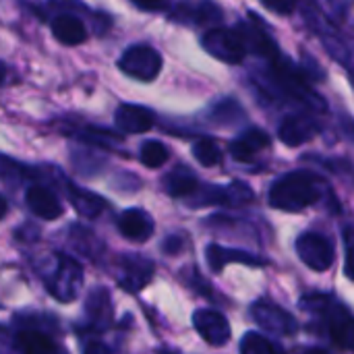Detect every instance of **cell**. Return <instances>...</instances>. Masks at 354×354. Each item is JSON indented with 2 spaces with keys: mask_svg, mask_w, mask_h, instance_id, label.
Segmentation results:
<instances>
[{
  "mask_svg": "<svg viewBox=\"0 0 354 354\" xmlns=\"http://www.w3.org/2000/svg\"><path fill=\"white\" fill-rule=\"evenodd\" d=\"M118 68L131 79H137L141 83H151L162 73V54L153 46L135 44L120 54Z\"/></svg>",
  "mask_w": 354,
  "mask_h": 354,
  "instance_id": "277c9868",
  "label": "cell"
},
{
  "mask_svg": "<svg viewBox=\"0 0 354 354\" xmlns=\"http://www.w3.org/2000/svg\"><path fill=\"white\" fill-rule=\"evenodd\" d=\"M270 143H272V139H270V135L263 129L251 127V129H247L241 137H236L230 143V156L236 162L249 164L259 151H263L266 147H270Z\"/></svg>",
  "mask_w": 354,
  "mask_h": 354,
  "instance_id": "9a60e30c",
  "label": "cell"
},
{
  "mask_svg": "<svg viewBox=\"0 0 354 354\" xmlns=\"http://www.w3.org/2000/svg\"><path fill=\"white\" fill-rule=\"evenodd\" d=\"M131 2L139 6L141 10H149V12L166 10V6L170 4V0H131Z\"/></svg>",
  "mask_w": 354,
  "mask_h": 354,
  "instance_id": "4316f807",
  "label": "cell"
},
{
  "mask_svg": "<svg viewBox=\"0 0 354 354\" xmlns=\"http://www.w3.org/2000/svg\"><path fill=\"white\" fill-rule=\"evenodd\" d=\"M241 354H278V353H276L274 344H272L266 336H261V334H257V332H249V334H245V336H243V340H241Z\"/></svg>",
  "mask_w": 354,
  "mask_h": 354,
  "instance_id": "cb8c5ba5",
  "label": "cell"
},
{
  "mask_svg": "<svg viewBox=\"0 0 354 354\" xmlns=\"http://www.w3.org/2000/svg\"><path fill=\"white\" fill-rule=\"evenodd\" d=\"M52 33H54V37L60 41V44H64V46H81L85 39H87V27H85V23L79 19V17H75V15H68V12H64V15H58V17H54L52 19Z\"/></svg>",
  "mask_w": 354,
  "mask_h": 354,
  "instance_id": "ac0fdd59",
  "label": "cell"
},
{
  "mask_svg": "<svg viewBox=\"0 0 354 354\" xmlns=\"http://www.w3.org/2000/svg\"><path fill=\"white\" fill-rule=\"evenodd\" d=\"M112 324V305L106 288H93L85 303V330L104 332Z\"/></svg>",
  "mask_w": 354,
  "mask_h": 354,
  "instance_id": "7c38bea8",
  "label": "cell"
},
{
  "mask_svg": "<svg viewBox=\"0 0 354 354\" xmlns=\"http://www.w3.org/2000/svg\"><path fill=\"white\" fill-rule=\"evenodd\" d=\"M297 253L301 261L315 272L330 270L334 263V255H336L334 243L319 232H303L297 239Z\"/></svg>",
  "mask_w": 354,
  "mask_h": 354,
  "instance_id": "5b68a950",
  "label": "cell"
},
{
  "mask_svg": "<svg viewBox=\"0 0 354 354\" xmlns=\"http://www.w3.org/2000/svg\"><path fill=\"white\" fill-rule=\"evenodd\" d=\"M172 17L185 23H214L222 17L220 6H216L212 0H185L174 10Z\"/></svg>",
  "mask_w": 354,
  "mask_h": 354,
  "instance_id": "e0dca14e",
  "label": "cell"
},
{
  "mask_svg": "<svg viewBox=\"0 0 354 354\" xmlns=\"http://www.w3.org/2000/svg\"><path fill=\"white\" fill-rule=\"evenodd\" d=\"M118 270H120L118 284L127 292H139V290H143L151 282L156 266H153L151 259H147L143 255H124L120 259Z\"/></svg>",
  "mask_w": 354,
  "mask_h": 354,
  "instance_id": "ba28073f",
  "label": "cell"
},
{
  "mask_svg": "<svg viewBox=\"0 0 354 354\" xmlns=\"http://www.w3.org/2000/svg\"><path fill=\"white\" fill-rule=\"evenodd\" d=\"M168 158H170L168 147L162 141H158V139L145 141L141 145V149H139V160L147 168H160V166H164L168 162Z\"/></svg>",
  "mask_w": 354,
  "mask_h": 354,
  "instance_id": "603a6c76",
  "label": "cell"
},
{
  "mask_svg": "<svg viewBox=\"0 0 354 354\" xmlns=\"http://www.w3.org/2000/svg\"><path fill=\"white\" fill-rule=\"evenodd\" d=\"M344 274L348 280H354V243L346 247V261H344Z\"/></svg>",
  "mask_w": 354,
  "mask_h": 354,
  "instance_id": "f1b7e54d",
  "label": "cell"
},
{
  "mask_svg": "<svg viewBox=\"0 0 354 354\" xmlns=\"http://www.w3.org/2000/svg\"><path fill=\"white\" fill-rule=\"evenodd\" d=\"M183 247H185V239H183L180 234H170V236L164 241L162 251L168 253V255H178V253L183 251Z\"/></svg>",
  "mask_w": 354,
  "mask_h": 354,
  "instance_id": "484cf974",
  "label": "cell"
},
{
  "mask_svg": "<svg viewBox=\"0 0 354 354\" xmlns=\"http://www.w3.org/2000/svg\"><path fill=\"white\" fill-rule=\"evenodd\" d=\"M156 122V114L139 104H120L114 112V124L124 135L147 133Z\"/></svg>",
  "mask_w": 354,
  "mask_h": 354,
  "instance_id": "8fae6325",
  "label": "cell"
},
{
  "mask_svg": "<svg viewBox=\"0 0 354 354\" xmlns=\"http://www.w3.org/2000/svg\"><path fill=\"white\" fill-rule=\"evenodd\" d=\"M297 354H330L328 351L319 348V346H305V348H299Z\"/></svg>",
  "mask_w": 354,
  "mask_h": 354,
  "instance_id": "f546056e",
  "label": "cell"
},
{
  "mask_svg": "<svg viewBox=\"0 0 354 354\" xmlns=\"http://www.w3.org/2000/svg\"><path fill=\"white\" fill-rule=\"evenodd\" d=\"M319 133V124L309 114H290L280 122L278 137L288 147H299L309 143Z\"/></svg>",
  "mask_w": 354,
  "mask_h": 354,
  "instance_id": "30bf717a",
  "label": "cell"
},
{
  "mask_svg": "<svg viewBox=\"0 0 354 354\" xmlns=\"http://www.w3.org/2000/svg\"><path fill=\"white\" fill-rule=\"evenodd\" d=\"M324 195V178L309 170H295L274 180L268 193L272 207L282 212H303Z\"/></svg>",
  "mask_w": 354,
  "mask_h": 354,
  "instance_id": "6da1fadb",
  "label": "cell"
},
{
  "mask_svg": "<svg viewBox=\"0 0 354 354\" xmlns=\"http://www.w3.org/2000/svg\"><path fill=\"white\" fill-rule=\"evenodd\" d=\"M68 189V199H71V205L83 216V218H97L104 209H106V199L87 191V189H81L73 183L66 185Z\"/></svg>",
  "mask_w": 354,
  "mask_h": 354,
  "instance_id": "ffe728a7",
  "label": "cell"
},
{
  "mask_svg": "<svg viewBox=\"0 0 354 354\" xmlns=\"http://www.w3.org/2000/svg\"><path fill=\"white\" fill-rule=\"evenodd\" d=\"M199 180L197 176L185 168V166H178L174 168L166 178H164V189L170 197H193L197 191H199Z\"/></svg>",
  "mask_w": 354,
  "mask_h": 354,
  "instance_id": "44dd1931",
  "label": "cell"
},
{
  "mask_svg": "<svg viewBox=\"0 0 354 354\" xmlns=\"http://www.w3.org/2000/svg\"><path fill=\"white\" fill-rule=\"evenodd\" d=\"M261 4L276 15H292L297 10L299 0H261Z\"/></svg>",
  "mask_w": 354,
  "mask_h": 354,
  "instance_id": "d4e9b609",
  "label": "cell"
},
{
  "mask_svg": "<svg viewBox=\"0 0 354 354\" xmlns=\"http://www.w3.org/2000/svg\"><path fill=\"white\" fill-rule=\"evenodd\" d=\"M301 303L305 309H315L322 313L328 334L338 348L354 353V315L344 305H340L332 297L319 295V292L303 297Z\"/></svg>",
  "mask_w": 354,
  "mask_h": 354,
  "instance_id": "7a4b0ae2",
  "label": "cell"
},
{
  "mask_svg": "<svg viewBox=\"0 0 354 354\" xmlns=\"http://www.w3.org/2000/svg\"><path fill=\"white\" fill-rule=\"evenodd\" d=\"M193 326H195L197 334L212 346H224L232 336L228 319L220 311H214V309L195 311Z\"/></svg>",
  "mask_w": 354,
  "mask_h": 354,
  "instance_id": "9c48e42d",
  "label": "cell"
},
{
  "mask_svg": "<svg viewBox=\"0 0 354 354\" xmlns=\"http://www.w3.org/2000/svg\"><path fill=\"white\" fill-rule=\"evenodd\" d=\"M83 354H112V351L102 340H89L83 348Z\"/></svg>",
  "mask_w": 354,
  "mask_h": 354,
  "instance_id": "83f0119b",
  "label": "cell"
},
{
  "mask_svg": "<svg viewBox=\"0 0 354 354\" xmlns=\"http://www.w3.org/2000/svg\"><path fill=\"white\" fill-rule=\"evenodd\" d=\"M251 317L259 328H263L272 334H278V336H292L299 330L297 319L288 311H284L282 307H278L276 303L266 301V299L253 303Z\"/></svg>",
  "mask_w": 354,
  "mask_h": 354,
  "instance_id": "8992f818",
  "label": "cell"
},
{
  "mask_svg": "<svg viewBox=\"0 0 354 354\" xmlns=\"http://www.w3.org/2000/svg\"><path fill=\"white\" fill-rule=\"evenodd\" d=\"M193 156H195V160H197L201 166H205V168L220 166L222 160H224V153H222L220 145H218L214 139H209V137H203V139H199V141L193 145Z\"/></svg>",
  "mask_w": 354,
  "mask_h": 354,
  "instance_id": "7402d4cb",
  "label": "cell"
},
{
  "mask_svg": "<svg viewBox=\"0 0 354 354\" xmlns=\"http://www.w3.org/2000/svg\"><path fill=\"white\" fill-rule=\"evenodd\" d=\"M15 348L21 354H60L58 344L39 330H21L15 336Z\"/></svg>",
  "mask_w": 354,
  "mask_h": 354,
  "instance_id": "d6986e66",
  "label": "cell"
},
{
  "mask_svg": "<svg viewBox=\"0 0 354 354\" xmlns=\"http://www.w3.org/2000/svg\"><path fill=\"white\" fill-rule=\"evenodd\" d=\"M201 46L209 56L226 64H241L249 52L243 31L232 27H214L205 31L201 37Z\"/></svg>",
  "mask_w": 354,
  "mask_h": 354,
  "instance_id": "3957f363",
  "label": "cell"
},
{
  "mask_svg": "<svg viewBox=\"0 0 354 354\" xmlns=\"http://www.w3.org/2000/svg\"><path fill=\"white\" fill-rule=\"evenodd\" d=\"M205 257L209 268L218 274L222 272L228 263H245V266H266L268 261H263L261 257L241 251V249H224L220 245H209L205 249Z\"/></svg>",
  "mask_w": 354,
  "mask_h": 354,
  "instance_id": "2e32d148",
  "label": "cell"
},
{
  "mask_svg": "<svg viewBox=\"0 0 354 354\" xmlns=\"http://www.w3.org/2000/svg\"><path fill=\"white\" fill-rule=\"evenodd\" d=\"M25 203L31 209L33 216H37L39 220H58L64 212L60 199L46 187L41 185H31L25 193Z\"/></svg>",
  "mask_w": 354,
  "mask_h": 354,
  "instance_id": "4fadbf2b",
  "label": "cell"
},
{
  "mask_svg": "<svg viewBox=\"0 0 354 354\" xmlns=\"http://www.w3.org/2000/svg\"><path fill=\"white\" fill-rule=\"evenodd\" d=\"M116 226H118V232L124 239L135 241V243H143V241H147L153 234V220H151V216L147 212L139 209V207L124 209L118 216Z\"/></svg>",
  "mask_w": 354,
  "mask_h": 354,
  "instance_id": "5bb4252c",
  "label": "cell"
},
{
  "mask_svg": "<svg viewBox=\"0 0 354 354\" xmlns=\"http://www.w3.org/2000/svg\"><path fill=\"white\" fill-rule=\"evenodd\" d=\"M81 282H83V274L79 263L58 255V268L54 270V274H50L48 292H52L58 301H73L79 292Z\"/></svg>",
  "mask_w": 354,
  "mask_h": 354,
  "instance_id": "52a82bcc",
  "label": "cell"
}]
</instances>
